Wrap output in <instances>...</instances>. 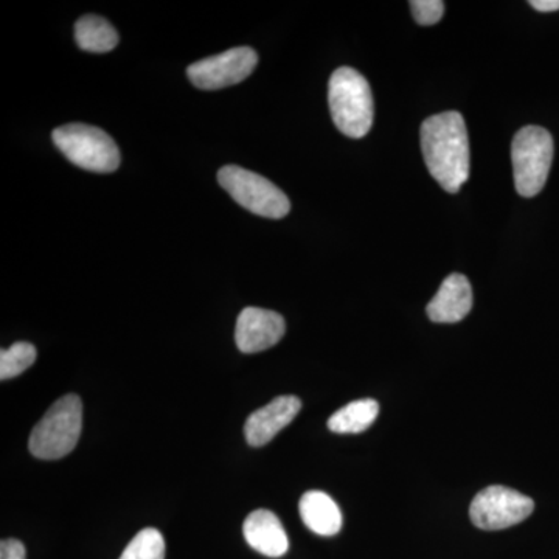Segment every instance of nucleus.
<instances>
[{"label":"nucleus","instance_id":"18","mask_svg":"<svg viewBox=\"0 0 559 559\" xmlns=\"http://www.w3.org/2000/svg\"><path fill=\"white\" fill-rule=\"evenodd\" d=\"M412 14L419 25H433L440 22L444 14V3L441 0H412Z\"/></svg>","mask_w":559,"mask_h":559},{"label":"nucleus","instance_id":"15","mask_svg":"<svg viewBox=\"0 0 559 559\" xmlns=\"http://www.w3.org/2000/svg\"><path fill=\"white\" fill-rule=\"evenodd\" d=\"M380 414L378 401L366 399L353 401L331 415L329 428L336 433H360L373 425Z\"/></svg>","mask_w":559,"mask_h":559},{"label":"nucleus","instance_id":"4","mask_svg":"<svg viewBox=\"0 0 559 559\" xmlns=\"http://www.w3.org/2000/svg\"><path fill=\"white\" fill-rule=\"evenodd\" d=\"M554 139L539 127H525L516 132L511 145L514 186L524 198H533L546 186L554 162Z\"/></svg>","mask_w":559,"mask_h":559},{"label":"nucleus","instance_id":"13","mask_svg":"<svg viewBox=\"0 0 559 559\" xmlns=\"http://www.w3.org/2000/svg\"><path fill=\"white\" fill-rule=\"evenodd\" d=\"M300 516L311 532L320 536H334L342 528V513L337 503L323 491H308L301 496Z\"/></svg>","mask_w":559,"mask_h":559},{"label":"nucleus","instance_id":"6","mask_svg":"<svg viewBox=\"0 0 559 559\" xmlns=\"http://www.w3.org/2000/svg\"><path fill=\"white\" fill-rule=\"evenodd\" d=\"M221 187L234 198L241 207L263 218L282 219L288 215V197L275 183L257 173L226 165L218 173Z\"/></svg>","mask_w":559,"mask_h":559},{"label":"nucleus","instance_id":"8","mask_svg":"<svg viewBox=\"0 0 559 559\" xmlns=\"http://www.w3.org/2000/svg\"><path fill=\"white\" fill-rule=\"evenodd\" d=\"M259 55L250 47H237L191 64L187 75L202 91L224 90L252 75Z\"/></svg>","mask_w":559,"mask_h":559},{"label":"nucleus","instance_id":"20","mask_svg":"<svg viewBox=\"0 0 559 559\" xmlns=\"http://www.w3.org/2000/svg\"><path fill=\"white\" fill-rule=\"evenodd\" d=\"M530 5L543 13H551V11L559 10V0H532Z\"/></svg>","mask_w":559,"mask_h":559},{"label":"nucleus","instance_id":"7","mask_svg":"<svg viewBox=\"0 0 559 559\" xmlns=\"http://www.w3.org/2000/svg\"><path fill=\"white\" fill-rule=\"evenodd\" d=\"M535 510V502L516 489L492 485L481 489L471 503L469 516L480 530H503L521 524Z\"/></svg>","mask_w":559,"mask_h":559},{"label":"nucleus","instance_id":"16","mask_svg":"<svg viewBox=\"0 0 559 559\" xmlns=\"http://www.w3.org/2000/svg\"><path fill=\"white\" fill-rule=\"evenodd\" d=\"M36 360V348L28 342H16L9 349L0 352V380L20 377Z\"/></svg>","mask_w":559,"mask_h":559},{"label":"nucleus","instance_id":"5","mask_svg":"<svg viewBox=\"0 0 559 559\" xmlns=\"http://www.w3.org/2000/svg\"><path fill=\"white\" fill-rule=\"evenodd\" d=\"M53 142L66 159L83 170L112 173L119 168V146L100 128L83 123L66 124L53 131Z\"/></svg>","mask_w":559,"mask_h":559},{"label":"nucleus","instance_id":"3","mask_svg":"<svg viewBox=\"0 0 559 559\" xmlns=\"http://www.w3.org/2000/svg\"><path fill=\"white\" fill-rule=\"evenodd\" d=\"M83 429V403L79 395L62 396L32 430L28 450L36 459L57 460L75 450Z\"/></svg>","mask_w":559,"mask_h":559},{"label":"nucleus","instance_id":"1","mask_svg":"<svg viewBox=\"0 0 559 559\" xmlns=\"http://www.w3.org/2000/svg\"><path fill=\"white\" fill-rule=\"evenodd\" d=\"M419 135L430 176L448 193H459L469 178V139L462 114L448 110L429 117Z\"/></svg>","mask_w":559,"mask_h":559},{"label":"nucleus","instance_id":"14","mask_svg":"<svg viewBox=\"0 0 559 559\" xmlns=\"http://www.w3.org/2000/svg\"><path fill=\"white\" fill-rule=\"evenodd\" d=\"M75 39L81 50L91 53H106L116 49L119 44V33L100 16H83L75 24Z\"/></svg>","mask_w":559,"mask_h":559},{"label":"nucleus","instance_id":"17","mask_svg":"<svg viewBox=\"0 0 559 559\" xmlns=\"http://www.w3.org/2000/svg\"><path fill=\"white\" fill-rule=\"evenodd\" d=\"M119 559H165V539L159 530H140Z\"/></svg>","mask_w":559,"mask_h":559},{"label":"nucleus","instance_id":"11","mask_svg":"<svg viewBox=\"0 0 559 559\" xmlns=\"http://www.w3.org/2000/svg\"><path fill=\"white\" fill-rule=\"evenodd\" d=\"M473 308V288L469 280L462 274H451L443 280L439 293L429 301V319L436 323L460 322Z\"/></svg>","mask_w":559,"mask_h":559},{"label":"nucleus","instance_id":"9","mask_svg":"<svg viewBox=\"0 0 559 559\" xmlns=\"http://www.w3.org/2000/svg\"><path fill=\"white\" fill-rule=\"evenodd\" d=\"M285 319L278 312L249 307L238 316L235 341L246 355L264 352L285 336Z\"/></svg>","mask_w":559,"mask_h":559},{"label":"nucleus","instance_id":"2","mask_svg":"<svg viewBox=\"0 0 559 559\" xmlns=\"http://www.w3.org/2000/svg\"><path fill=\"white\" fill-rule=\"evenodd\" d=\"M331 117L342 134L362 139L373 124L374 103L369 81L358 70L340 68L329 84Z\"/></svg>","mask_w":559,"mask_h":559},{"label":"nucleus","instance_id":"19","mask_svg":"<svg viewBox=\"0 0 559 559\" xmlns=\"http://www.w3.org/2000/svg\"><path fill=\"white\" fill-rule=\"evenodd\" d=\"M27 551H25L24 544L17 539H3L0 544V559H25Z\"/></svg>","mask_w":559,"mask_h":559},{"label":"nucleus","instance_id":"10","mask_svg":"<svg viewBox=\"0 0 559 559\" xmlns=\"http://www.w3.org/2000/svg\"><path fill=\"white\" fill-rule=\"evenodd\" d=\"M301 409V401L294 395H283L253 412L245 425L246 440L250 447H264L294 421Z\"/></svg>","mask_w":559,"mask_h":559},{"label":"nucleus","instance_id":"12","mask_svg":"<svg viewBox=\"0 0 559 559\" xmlns=\"http://www.w3.org/2000/svg\"><path fill=\"white\" fill-rule=\"evenodd\" d=\"M242 533L250 547L264 557L280 558L289 549L282 522L270 510H257L246 518Z\"/></svg>","mask_w":559,"mask_h":559}]
</instances>
